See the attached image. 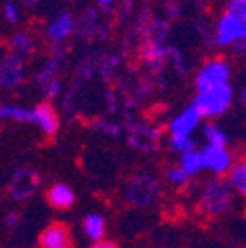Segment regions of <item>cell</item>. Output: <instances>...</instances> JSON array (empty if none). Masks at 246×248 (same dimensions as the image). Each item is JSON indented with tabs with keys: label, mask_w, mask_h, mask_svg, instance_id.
I'll use <instances>...</instances> for the list:
<instances>
[{
	"label": "cell",
	"mask_w": 246,
	"mask_h": 248,
	"mask_svg": "<svg viewBox=\"0 0 246 248\" xmlns=\"http://www.w3.org/2000/svg\"><path fill=\"white\" fill-rule=\"evenodd\" d=\"M40 183H42L40 173L34 168H30V166L16 168L8 179V197L16 203L28 201L40 189Z\"/></svg>",
	"instance_id": "8"
},
{
	"label": "cell",
	"mask_w": 246,
	"mask_h": 248,
	"mask_svg": "<svg viewBox=\"0 0 246 248\" xmlns=\"http://www.w3.org/2000/svg\"><path fill=\"white\" fill-rule=\"evenodd\" d=\"M122 195H124V201L130 207L136 209L152 207L160 197V181L156 179V175L148 171H136L132 177L126 179Z\"/></svg>",
	"instance_id": "6"
},
{
	"label": "cell",
	"mask_w": 246,
	"mask_h": 248,
	"mask_svg": "<svg viewBox=\"0 0 246 248\" xmlns=\"http://www.w3.org/2000/svg\"><path fill=\"white\" fill-rule=\"evenodd\" d=\"M6 49L10 53H16L24 59L32 57L38 49V40L34 36V32H30L26 28H16L8 34L6 38Z\"/></svg>",
	"instance_id": "13"
},
{
	"label": "cell",
	"mask_w": 246,
	"mask_h": 248,
	"mask_svg": "<svg viewBox=\"0 0 246 248\" xmlns=\"http://www.w3.org/2000/svg\"><path fill=\"white\" fill-rule=\"evenodd\" d=\"M69 248H73V246H69Z\"/></svg>",
	"instance_id": "33"
},
{
	"label": "cell",
	"mask_w": 246,
	"mask_h": 248,
	"mask_svg": "<svg viewBox=\"0 0 246 248\" xmlns=\"http://www.w3.org/2000/svg\"><path fill=\"white\" fill-rule=\"evenodd\" d=\"M75 199H77V195H75L73 187L63 181H55L46 189V201L49 203L51 209H57V211L71 209L75 205Z\"/></svg>",
	"instance_id": "15"
},
{
	"label": "cell",
	"mask_w": 246,
	"mask_h": 248,
	"mask_svg": "<svg viewBox=\"0 0 246 248\" xmlns=\"http://www.w3.org/2000/svg\"><path fill=\"white\" fill-rule=\"evenodd\" d=\"M177 166L185 171L191 179L193 177H199L205 168H203V156H201V148H193L185 154H181L179 160H177Z\"/></svg>",
	"instance_id": "19"
},
{
	"label": "cell",
	"mask_w": 246,
	"mask_h": 248,
	"mask_svg": "<svg viewBox=\"0 0 246 248\" xmlns=\"http://www.w3.org/2000/svg\"><path fill=\"white\" fill-rule=\"evenodd\" d=\"M191 105L203 116L205 122H217L219 118L227 116L231 108L236 105V87L227 85L219 89H211L203 93H195Z\"/></svg>",
	"instance_id": "4"
},
{
	"label": "cell",
	"mask_w": 246,
	"mask_h": 248,
	"mask_svg": "<svg viewBox=\"0 0 246 248\" xmlns=\"http://www.w3.org/2000/svg\"><path fill=\"white\" fill-rule=\"evenodd\" d=\"M236 193L232 191L227 177H209L201 183L197 207L209 219H219L234 209Z\"/></svg>",
	"instance_id": "2"
},
{
	"label": "cell",
	"mask_w": 246,
	"mask_h": 248,
	"mask_svg": "<svg viewBox=\"0 0 246 248\" xmlns=\"http://www.w3.org/2000/svg\"><path fill=\"white\" fill-rule=\"evenodd\" d=\"M91 128H93L95 132L105 134V136H120V132H122V128L118 126L116 122H108V120H105V118L95 120L93 124H91Z\"/></svg>",
	"instance_id": "24"
},
{
	"label": "cell",
	"mask_w": 246,
	"mask_h": 248,
	"mask_svg": "<svg viewBox=\"0 0 246 248\" xmlns=\"http://www.w3.org/2000/svg\"><path fill=\"white\" fill-rule=\"evenodd\" d=\"M40 248H69L71 246V232L63 223H51L47 225L38 238Z\"/></svg>",
	"instance_id": "14"
},
{
	"label": "cell",
	"mask_w": 246,
	"mask_h": 248,
	"mask_svg": "<svg viewBox=\"0 0 246 248\" xmlns=\"http://www.w3.org/2000/svg\"><path fill=\"white\" fill-rule=\"evenodd\" d=\"M242 248H246V246H242Z\"/></svg>",
	"instance_id": "32"
},
{
	"label": "cell",
	"mask_w": 246,
	"mask_h": 248,
	"mask_svg": "<svg viewBox=\"0 0 246 248\" xmlns=\"http://www.w3.org/2000/svg\"><path fill=\"white\" fill-rule=\"evenodd\" d=\"M89 248H118V244L114 242V240H101V242H93V244H91Z\"/></svg>",
	"instance_id": "28"
},
{
	"label": "cell",
	"mask_w": 246,
	"mask_h": 248,
	"mask_svg": "<svg viewBox=\"0 0 246 248\" xmlns=\"http://www.w3.org/2000/svg\"><path fill=\"white\" fill-rule=\"evenodd\" d=\"M225 8H229V10L236 12V14L240 16V20H242L244 28H246V2H244V0H229V2L225 4Z\"/></svg>",
	"instance_id": "26"
},
{
	"label": "cell",
	"mask_w": 246,
	"mask_h": 248,
	"mask_svg": "<svg viewBox=\"0 0 246 248\" xmlns=\"http://www.w3.org/2000/svg\"><path fill=\"white\" fill-rule=\"evenodd\" d=\"M203 116L197 112V108L193 105L183 107L179 112H175L168 124H166V132L169 136H185V138H193V134L203 128Z\"/></svg>",
	"instance_id": "11"
},
{
	"label": "cell",
	"mask_w": 246,
	"mask_h": 248,
	"mask_svg": "<svg viewBox=\"0 0 246 248\" xmlns=\"http://www.w3.org/2000/svg\"><path fill=\"white\" fill-rule=\"evenodd\" d=\"M166 144H168L169 152L177 154V156H181V154H185V152L197 148L195 146V140L193 138H185V136H169L168 134L166 136Z\"/></svg>",
	"instance_id": "23"
},
{
	"label": "cell",
	"mask_w": 246,
	"mask_h": 248,
	"mask_svg": "<svg viewBox=\"0 0 246 248\" xmlns=\"http://www.w3.org/2000/svg\"><path fill=\"white\" fill-rule=\"evenodd\" d=\"M40 2L42 0H20V4L26 8H36V6H40Z\"/></svg>",
	"instance_id": "30"
},
{
	"label": "cell",
	"mask_w": 246,
	"mask_h": 248,
	"mask_svg": "<svg viewBox=\"0 0 246 248\" xmlns=\"http://www.w3.org/2000/svg\"><path fill=\"white\" fill-rule=\"evenodd\" d=\"M244 2H246V0H244Z\"/></svg>",
	"instance_id": "34"
},
{
	"label": "cell",
	"mask_w": 246,
	"mask_h": 248,
	"mask_svg": "<svg viewBox=\"0 0 246 248\" xmlns=\"http://www.w3.org/2000/svg\"><path fill=\"white\" fill-rule=\"evenodd\" d=\"M201 136L205 144H213V146H227L229 144V134L225 132V128L219 122H205L201 128Z\"/></svg>",
	"instance_id": "20"
},
{
	"label": "cell",
	"mask_w": 246,
	"mask_h": 248,
	"mask_svg": "<svg viewBox=\"0 0 246 248\" xmlns=\"http://www.w3.org/2000/svg\"><path fill=\"white\" fill-rule=\"evenodd\" d=\"M77 32V18L69 10L55 12L42 28V38L51 46V49H59L71 36Z\"/></svg>",
	"instance_id": "7"
},
{
	"label": "cell",
	"mask_w": 246,
	"mask_h": 248,
	"mask_svg": "<svg viewBox=\"0 0 246 248\" xmlns=\"http://www.w3.org/2000/svg\"><path fill=\"white\" fill-rule=\"evenodd\" d=\"M83 232L91 242H101L107 234V219L101 213H89L83 219Z\"/></svg>",
	"instance_id": "17"
},
{
	"label": "cell",
	"mask_w": 246,
	"mask_h": 248,
	"mask_svg": "<svg viewBox=\"0 0 246 248\" xmlns=\"http://www.w3.org/2000/svg\"><path fill=\"white\" fill-rule=\"evenodd\" d=\"M2 18L12 30L20 28V24H22V4L18 2V0H4Z\"/></svg>",
	"instance_id": "22"
},
{
	"label": "cell",
	"mask_w": 246,
	"mask_h": 248,
	"mask_svg": "<svg viewBox=\"0 0 246 248\" xmlns=\"http://www.w3.org/2000/svg\"><path fill=\"white\" fill-rule=\"evenodd\" d=\"M6 223H8L10 229H14V227H16V215H8V217H6Z\"/></svg>",
	"instance_id": "31"
},
{
	"label": "cell",
	"mask_w": 246,
	"mask_h": 248,
	"mask_svg": "<svg viewBox=\"0 0 246 248\" xmlns=\"http://www.w3.org/2000/svg\"><path fill=\"white\" fill-rule=\"evenodd\" d=\"M160 130L156 126H144V124H132L128 128V144L140 152H154L160 146Z\"/></svg>",
	"instance_id": "12"
},
{
	"label": "cell",
	"mask_w": 246,
	"mask_h": 248,
	"mask_svg": "<svg viewBox=\"0 0 246 248\" xmlns=\"http://www.w3.org/2000/svg\"><path fill=\"white\" fill-rule=\"evenodd\" d=\"M201 156H203V168L213 177H227L232 170L236 158L229 150V146H213L203 144L201 146Z\"/></svg>",
	"instance_id": "10"
},
{
	"label": "cell",
	"mask_w": 246,
	"mask_h": 248,
	"mask_svg": "<svg viewBox=\"0 0 246 248\" xmlns=\"http://www.w3.org/2000/svg\"><path fill=\"white\" fill-rule=\"evenodd\" d=\"M232 79H234L232 61L225 55H209L197 65L193 73V89L195 93L219 89L232 85Z\"/></svg>",
	"instance_id": "3"
},
{
	"label": "cell",
	"mask_w": 246,
	"mask_h": 248,
	"mask_svg": "<svg viewBox=\"0 0 246 248\" xmlns=\"http://www.w3.org/2000/svg\"><path fill=\"white\" fill-rule=\"evenodd\" d=\"M116 2H118V0H97L99 8H103V10H108V8H112Z\"/></svg>",
	"instance_id": "29"
},
{
	"label": "cell",
	"mask_w": 246,
	"mask_h": 248,
	"mask_svg": "<svg viewBox=\"0 0 246 248\" xmlns=\"http://www.w3.org/2000/svg\"><path fill=\"white\" fill-rule=\"evenodd\" d=\"M236 105L246 110V83H242L240 87H236Z\"/></svg>",
	"instance_id": "27"
},
{
	"label": "cell",
	"mask_w": 246,
	"mask_h": 248,
	"mask_svg": "<svg viewBox=\"0 0 246 248\" xmlns=\"http://www.w3.org/2000/svg\"><path fill=\"white\" fill-rule=\"evenodd\" d=\"M164 181L173 189H185L189 185V181H191V177L179 166H169V168L164 170Z\"/></svg>",
	"instance_id": "21"
},
{
	"label": "cell",
	"mask_w": 246,
	"mask_h": 248,
	"mask_svg": "<svg viewBox=\"0 0 246 248\" xmlns=\"http://www.w3.org/2000/svg\"><path fill=\"white\" fill-rule=\"evenodd\" d=\"M61 67H63V55H59V51L55 49L51 55H47V57L42 61V63H40V67H38L36 73H34V81L38 83L40 89H44L47 83L59 79Z\"/></svg>",
	"instance_id": "16"
},
{
	"label": "cell",
	"mask_w": 246,
	"mask_h": 248,
	"mask_svg": "<svg viewBox=\"0 0 246 248\" xmlns=\"http://www.w3.org/2000/svg\"><path fill=\"white\" fill-rule=\"evenodd\" d=\"M28 79V65L26 59L6 51L0 59V87L6 93L18 91Z\"/></svg>",
	"instance_id": "9"
},
{
	"label": "cell",
	"mask_w": 246,
	"mask_h": 248,
	"mask_svg": "<svg viewBox=\"0 0 246 248\" xmlns=\"http://www.w3.org/2000/svg\"><path fill=\"white\" fill-rule=\"evenodd\" d=\"M227 181L231 183V187L236 193V197L246 201V156L236 158L232 170L227 175Z\"/></svg>",
	"instance_id": "18"
},
{
	"label": "cell",
	"mask_w": 246,
	"mask_h": 248,
	"mask_svg": "<svg viewBox=\"0 0 246 248\" xmlns=\"http://www.w3.org/2000/svg\"><path fill=\"white\" fill-rule=\"evenodd\" d=\"M63 89H65V83H63V79H55V81H51V83H47L44 89H42V93H44V97L51 103L53 99H59L61 95H63Z\"/></svg>",
	"instance_id": "25"
},
{
	"label": "cell",
	"mask_w": 246,
	"mask_h": 248,
	"mask_svg": "<svg viewBox=\"0 0 246 248\" xmlns=\"http://www.w3.org/2000/svg\"><path fill=\"white\" fill-rule=\"evenodd\" d=\"M209 36V46L223 51H231L236 44L246 42V28L236 12L223 8V12L215 18Z\"/></svg>",
	"instance_id": "5"
},
{
	"label": "cell",
	"mask_w": 246,
	"mask_h": 248,
	"mask_svg": "<svg viewBox=\"0 0 246 248\" xmlns=\"http://www.w3.org/2000/svg\"><path fill=\"white\" fill-rule=\"evenodd\" d=\"M0 118L16 124H32L44 136H55L61 126L59 112L49 101H42L32 107L18 103H4L0 107Z\"/></svg>",
	"instance_id": "1"
}]
</instances>
